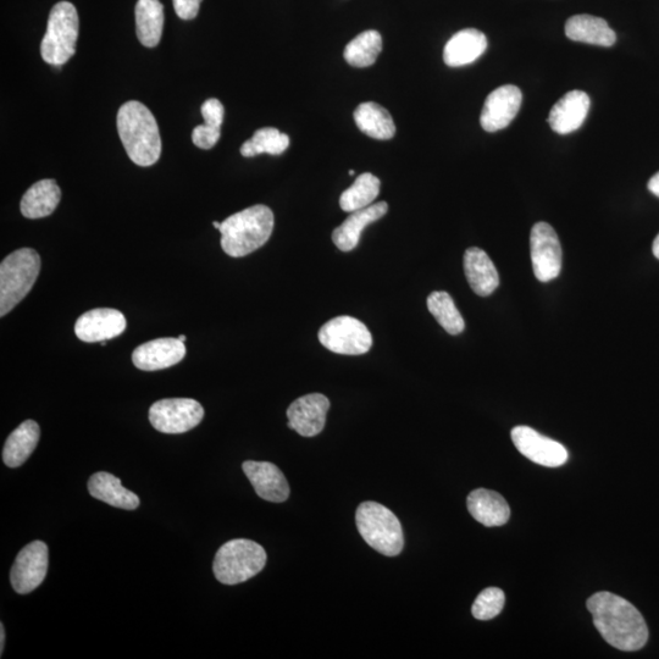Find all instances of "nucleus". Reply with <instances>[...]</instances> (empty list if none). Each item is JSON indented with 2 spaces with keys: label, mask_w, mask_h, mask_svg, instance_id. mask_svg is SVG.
<instances>
[{
  "label": "nucleus",
  "mask_w": 659,
  "mask_h": 659,
  "mask_svg": "<svg viewBox=\"0 0 659 659\" xmlns=\"http://www.w3.org/2000/svg\"><path fill=\"white\" fill-rule=\"evenodd\" d=\"M387 212H389V204L386 202L371 204L368 208L356 210L335 229L332 241L342 252L353 251L358 246L365 227L385 217Z\"/></svg>",
  "instance_id": "nucleus-19"
},
{
  "label": "nucleus",
  "mask_w": 659,
  "mask_h": 659,
  "mask_svg": "<svg viewBox=\"0 0 659 659\" xmlns=\"http://www.w3.org/2000/svg\"><path fill=\"white\" fill-rule=\"evenodd\" d=\"M267 564V552L252 540L226 542L215 555L213 570L221 584L236 585L256 577Z\"/></svg>",
  "instance_id": "nucleus-6"
},
{
  "label": "nucleus",
  "mask_w": 659,
  "mask_h": 659,
  "mask_svg": "<svg viewBox=\"0 0 659 659\" xmlns=\"http://www.w3.org/2000/svg\"><path fill=\"white\" fill-rule=\"evenodd\" d=\"M429 312L450 335H459L465 329L462 314L447 292L435 291L428 297Z\"/></svg>",
  "instance_id": "nucleus-31"
},
{
  "label": "nucleus",
  "mask_w": 659,
  "mask_h": 659,
  "mask_svg": "<svg viewBox=\"0 0 659 659\" xmlns=\"http://www.w3.org/2000/svg\"><path fill=\"white\" fill-rule=\"evenodd\" d=\"M598 633L620 651H639L649 640V629L638 608L611 592H597L587 600Z\"/></svg>",
  "instance_id": "nucleus-1"
},
{
  "label": "nucleus",
  "mask_w": 659,
  "mask_h": 659,
  "mask_svg": "<svg viewBox=\"0 0 659 659\" xmlns=\"http://www.w3.org/2000/svg\"><path fill=\"white\" fill-rule=\"evenodd\" d=\"M382 51V37L378 31L369 30L358 35L347 44L345 60L354 68H368L379 58Z\"/></svg>",
  "instance_id": "nucleus-30"
},
{
  "label": "nucleus",
  "mask_w": 659,
  "mask_h": 659,
  "mask_svg": "<svg viewBox=\"0 0 659 659\" xmlns=\"http://www.w3.org/2000/svg\"><path fill=\"white\" fill-rule=\"evenodd\" d=\"M5 644V630L3 623L0 624V656L3 655Z\"/></svg>",
  "instance_id": "nucleus-38"
},
{
  "label": "nucleus",
  "mask_w": 659,
  "mask_h": 659,
  "mask_svg": "<svg viewBox=\"0 0 659 659\" xmlns=\"http://www.w3.org/2000/svg\"><path fill=\"white\" fill-rule=\"evenodd\" d=\"M41 257L35 249L21 248L0 264V315L5 317L29 295L41 271Z\"/></svg>",
  "instance_id": "nucleus-4"
},
{
  "label": "nucleus",
  "mask_w": 659,
  "mask_h": 659,
  "mask_svg": "<svg viewBox=\"0 0 659 659\" xmlns=\"http://www.w3.org/2000/svg\"><path fill=\"white\" fill-rule=\"evenodd\" d=\"M505 603V592L498 587H489L476 598L472 607L473 616L479 620L494 619L502 612Z\"/></svg>",
  "instance_id": "nucleus-33"
},
{
  "label": "nucleus",
  "mask_w": 659,
  "mask_h": 659,
  "mask_svg": "<svg viewBox=\"0 0 659 659\" xmlns=\"http://www.w3.org/2000/svg\"><path fill=\"white\" fill-rule=\"evenodd\" d=\"M48 563V547L44 542L33 541L22 548L11 568L10 580L13 589L20 595L36 590L46 579Z\"/></svg>",
  "instance_id": "nucleus-11"
},
{
  "label": "nucleus",
  "mask_w": 659,
  "mask_h": 659,
  "mask_svg": "<svg viewBox=\"0 0 659 659\" xmlns=\"http://www.w3.org/2000/svg\"><path fill=\"white\" fill-rule=\"evenodd\" d=\"M204 124L221 129L224 121V105L219 99L210 98L204 102L201 108Z\"/></svg>",
  "instance_id": "nucleus-35"
},
{
  "label": "nucleus",
  "mask_w": 659,
  "mask_h": 659,
  "mask_svg": "<svg viewBox=\"0 0 659 659\" xmlns=\"http://www.w3.org/2000/svg\"><path fill=\"white\" fill-rule=\"evenodd\" d=\"M126 329L125 315L110 308L92 309L76 321L75 334L83 342L93 343L115 339Z\"/></svg>",
  "instance_id": "nucleus-15"
},
{
  "label": "nucleus",
  "mask_w": 659,
  "mask_h": 659,
  "mask_svg": "<svg viewBox=\"0 0 659 659\" xmlns=\"http://www.w3.org/2000/svg\"><path fill=\"white\" fill-rule=\"evenodd\" d=\"M79 14L74 4L59 2L49 14L46 35L41 44L44 62L53 66H63L74 57L77 37H79Z\"/></svg>",
  "instance_id": "nucleus-7"
},
{
  "label": "nucleus",
  "mask_w": 659,
  "mask_h": 659,
  "mask_svg": "<svg viewBox=\"0 0 659 659\" xmlns=\"http://www.w3.org/2000/svg\"><path fill=\"white\" fill-rule=\"evenodd\" d=\"M88 491L96 500L115 508L135 511L140 506V498L134 492L125 489L120 479L113 474L101 472L92 475L88 481Z\"/></svg>",
  "instance_id": "nucleus-24"
},
{
  "label": "nucleus",
  "mask_w": 659,
  "mask_h": 659,
  "mask_svg": "<svg viewBox=\"0 0 659 659\" xmlns=\"http://www.w3.org/2000/svg\"><path fill=\"white\" fill-rule=\"evenodd\" d=\"M213 226L215 227V229L220 230L221 223H218V221H214Z\"/></svg>",
  "instance_id": "nucleus-40"
},
{
  "label": "nucleus",
  "mask_w": 659,
  "mask_h": 659,
  "mask_svg": "<svg viewBox=\"0 0 659 659\" xmlns=\"http://www.w3.org/2000/svg\"><path fill=\"white\" fill-rule=\"evenodd\" d=\"M318 337L326 350L345 356H361L373 346V336L367 326L352 317L328 321L319 330Z\"/></svg>",
  "instance_id": "nucleus-8"
},
{
  "label": "nucleus",
  "mask_w": 659,
  "mask_h": 659,
  "mask_svg": "<svg viewBox=\"0 0 659 659\" xmlns=\"http://www.w3.org/2000/svg\"><path fill=\"white\" fill-rule=\"evenodd\" d=\"M649 190L653 193V195L659 198V171L649 181Z\"/></svg>",
  "instance_id": "nucleus-37"
},
{
  "label": "nucleus",
  "mask_w": 659,
  "mask_h": 659,
  "mask_svg": "<svg viewBox=\"0 0 659 659\" xmlns=\"http://www.w3.org/2000/svg\"><path fill=\"white\" fill-rule=\"evenodd\" d=\"M177 16L182 20H193L198 15L203 0H173Z\"/></svg>",
  "instance_id": "nucleus-36"
},
{
  "label": "nucleus",
  "mask_w": 659,
  "mask_h": 659,
  "mask_svg": "<svg viewBox=\"0 0 659 659\" xmlns=\"http://www.w3.org/2000/svg\"><path fill=\"white\" fill-rule=\"evenodd\" d=\"M242 469L257 495L263 500L281 503L290 497V485L284 473L275 464L248 461L243 463Z\"/></svg>",
  "instance_id": "nucleus-17"
},
{
  "label": "nucleus",
  "mask_w": 659,
  "mask_h": 659,
  "mask_svg": "<svg viewBox=\"0 0 659 659\" xmlns=\"http://www.w3.org/2000/svg\"><path fill=\"white\" fill-rule=\"evenodd\" d=\"M467 505L469 513L476 522L487 528L505 525L511 517V509H509L507 501L495 491L474 490L468 496Z\"/></svg>",
  "instance_id": "nucleus-22"
},
{
  "label": "nucleus",
  "mask_w": 659,
  "mask_h": 659,
  "mask_svg": "<svg viewBox=\"0 0 659 659\" xmlns=\"http://www.w3.org/2000/svg\"><path fill=\"white\" fill-rule=\"evenodd\" d=\"M356 522L359 534L371 548L387 557L400 555L404 547L402 525L389 508L364 502L357 508Z\"/></svg>",
  "instance_id": "nucleus-5"
},
{
  "label": "nucleus",
  "mask_w": 659,
  "mask_h": 659,
  "mask_svg": "<svg viewBox=\"0 0 659 659\" xmlns=\"http://www.w3.org/2000/svg\"><path fill=\"white\" fill-rule=\"evenodd\" d=\"M566 35L574 42L600 47H612L617 41L616 32L606 20L587 14L572 16L566 24Z\"/></svg>",
  "instance_id": "nucleus-23"
},
{
  "label": "nucleus",
  "mask_w": 659,
  "mask_h": 659,
  "mask_svg": "<svg viewBox=\"0 0 659 659\" xmlns=\"http://www.w3.org/2000/svg\"><path fill=\"white\" fill-rule=\"evenodd\" d=\"M290 147V137L282 134L274 127H264L256 131V134L243 143L241 154L246 158H253L259 154L280 155Z\"/></svg>",
  "instance_id": "nucleus-32"
},
{
  "label": "nucleus",
  "mask_w": 659,
  "mask_h": 659,
  "mask_svg": "<svg viewBox=\"0 0 659 659\" xmlns=\"http://www.w3.org/2000/svg\"><path fill=\"white\" fill-rule=\"evenodd\" d=\"M354 175V170H350V176Z\"/></svg>",
  "instance_id": "nucleus-42"
},
{
  "label": "nucleus",
  "mask_w": 659,
  "mask_h": 659,
  "mask_svg": "<svg viewBox=\"0 0 659 659\" xmlns=\"http://www.w3.org/2000/svg\"><path fill=\"white\" fill-rule=\"evenodd\" d=\"M204 418L202 404L192 398H166L149 409V422L163 434H184Z\"/></svg>",
  "instance_id": "nucleus-9"
},
{
  "label": "nucleus",
  "mask_w": 659,
  "mask_h": 659,
  "mask_svg": "<svg viewBox=\"0 0 659 659\" xmlns=\"http://www.w3.org/2000/svg\"><path fill=\"white\" fill-rule=\"evenodd\" d=\"M530 254L536 279L548 282L562 270V247L556 231L547 223H537L530 234Z\"/></svg>",
  "instance_id": "nucleus-10"
},
{
  "label": "nucleus",
  "mask_w": 659,
  "mask_h": 659,
  "mask_svg": "<svg viewBox=\"0 0 659 659\" xmlns=\"http://www.w3.org/2000/svg\"><path fill=\"white\" fill-rule=\"evenodd\" d=\"M186 356L185 342L173 337L149 341L132 353L135 367L143 371H157L174 367Z\"/></svg>",
  "instance_id": "nucleus-16"
},
{
  "label": "nucleus",
  "mask_w": 659,
  "mask_h": 659,
  "mask_svg": "<svg viewBox=\"0 0 659 659\" xmlns=\"http://www.w3.org/2000/svg\"><path fill=\"white\" fill-rule=\"evenodd\" d=\"M487 38L483 32L465 29L453 35L443 49V60L450 68H461L478 60L486 52Z\"/></svg>",
  "instance_id": "nucleus-21"
},
{
  "label": "nucleus",
  "mask_w": 659,
  "mask_h": 659,
  "mask_svg": "<svg viewBox=\"0 0 659 659\" xmlns=\"http://www.w3.org/2000/svg\"><path fill=\"white\" fill-rule=\"evenodd\" d=\"M41 429L35 420H26L5 442L3 461L9 468H19L30 458L40 441Z\"/></svg>",
  "instance_id": "nucleus-26"
},
{
  "label": "nucleus",
  "mask_w": 659,
  "mask_h": 659,
  "mask_svg": "<svg viewBox=\"0 0 659 659\" xmlns=\"http://www.w3.org/2000/svg\"><path fill=\"white\" fill-rule=\"evenodd\" d=\"M118 132L129 158L136 165L152 166L162 155V138L151 110L137 101L127 102L119 109Z\"/></svg>",
  "instance_id": "nucleus-2"
},
{
  "label": "nucleus",
  "mask_w": 659,
  "mask_h": 659,
  "mask_svg": "<svg viewBox=\"0 0 659 659\" xmlns=\"http://www.w3.org/2000/svg\"><path fill=\"white\" fill-rule=\"evenodd\" d=\"M221 137V129L217 127L208 126L206 124L195 127L192 132V141L198 148L209 151L219 142Z\"/></svg>",
  "instance_id": "nucleus-34"
},
{
  "label": "nucleus",
  "mask_w": 659,
  "mask_h": 659,
  "mask_svg": "<svg viewBox=\"0 0 659 659\" xmlns=\"http://www.w3.org/2000/svg\"><path fill=\"white\" fill-rule=\"evenodd\" d=\"M177 339H179L182 342H185L186 341V336L185 335H180L179 337H177Z\"/></svg>",
  "instance_id": "nucleus-41"
},
{
  "label": "nucleus",
  "mask_w": 659,
  "mask_h": 659,
  "mask_svg": "<svg viewBox=\"0 0 659 659\" xmlns=\"http://www.w3.org/2000/svg\"><path fill=\"white\" fill-rule=\"evenodd\" d=\"M358 129L374 140L387 141L396 135V125L392 116L378 103L367 102L358 105L354 112Z\"/></svg>",
  "instance_id": "nucleus-28"
},
{
  "label": "nucleus",
  "mask_w": 659,
  "mask_h": 659,
  "mask_svg": "<svg viewBox=\"0 0 659 659\" xmlns=\"http://www.w3.org/2000/svg\"><path fill=\"white\" fill-rule=\"evenodd\" d=\"M274 213L263 204L238 212L221 223V247L232 258L246 257L269 241Z\"/></svg>",
  "instance_id": "nucleus-3"
},
{
  "label": "nucleus",
  "mask_w": 659,
  "mask_h": 659,
  "mask_svg": "<svg viewBox=\"0 0 659 659\" xmlns=\"http://www.w3.org/2000/svg\"><path fill=\"white\" fill-rule=\"evenodd\" d=\"M62 199V190L54 180H41L26 191L21 201V213L27 219L49 217Z\"/></svg>",
  "instance_id": "nucleus-25"
},
{
  "label": "nucleus",
  "mask_w": 659,
  "mask_h": 659,
  "mask_svg": "<svg viewBox=\"0 0 659 659\" xmlns=\"http://www.w3.org/2000/svg\"><path fill=\"white\" fill-rule=\"evenodd\" d=\"M522 102L523 94L517 86L498 87L486 98L480 116L481 127L487 132L506 129L518 115Z\"/></svg>",
  "instance_id": "nucleus-13"
},
{
  "label": "nucleus",
  "mask_w": 659,
  "mask_h": 659,
  "mask_svg": "<svg viewBox=\"0 0 659 659\" xmlns=\"http://www.w3.org/2000/svg\"><path fill=\"white\" fill-rule=\"evenodd\" d=\"M330 409L329 398L321 393L298 398L287 409L289 428L303 437H314L324 430Z\"/></svg>",
  "instance_id": "nucleus-14"
},
{
  "label": "nucleus",
  "mask_w": 659,
  "mask_h": 659,
  "mask_svg": "<svg viewBox=\"0 0 659 659\" xmlns=\"http://www.w3.org/2000/svg\"><path fill=\"white\" fill-rule=\"evenodd\" d=\"M590 97L583 91H570L553 105L548 124L559 135H568L583 126L590 110Z\"/></svg>",
  "instance_id": "nucleus-18"
},
{
  "label": "nucleus",
  "mask_w": 659,
  "mask_h": 659,
  "mask_svg": "<svg viewBox=\"0 0 659 659\" xmlns=\"http://www.w3.org/2000/svg\"><path fill=\"white\" fill-rule=\"evenodd\" d=\"M464 273L470 287L478 296H490L500 286V275L495 264L483 249H467L464 254Z\"/></svg>",
  "instance_id": "nucleus-20"
},
{
  "label": "nucleus",
  "mask_w": 659,
  "mask_h": 659,
  "mask_svg": "<svg viewBox=\"0 0 659 659\" xmlns=\"http://www.w3.org/2000/svg\"><path fill=\"white\" fill-rule=\"evenodd\" d=\"M511 435L514 446L531 462L542 467L558 468L568 461V451L562 443L548 439L529 426H517Z\"/></svg>",
  "instance_id": "nucleus-12"
},
{
  "label": "nucleus",
  "mask_w": 659,
  "mask_h": 659,
  "mask_svg": "<svg viewBox=\"0 0 659 659\" xmlns=\"http://www.w3.org/2000/svg\"><path fill=\"white\" fill-rule=\"evenodd\" d=\"M135 15L138 41L147 48L157 47L163 35V4L159 0H138Z\"/></svg>",
  "instance_id": "nucleus-27"
},
{
  "label": "nucleus",
  "mask_w": 659,
  "mask_h": 659,
  "mask_svg": "<svg viewBox=\"0 0 659 659\" xmlns=\"http://www.w3.org/2000/svg\"><path fill=\"white\" fill-rule=\"evenodd\" d=\"M380 195V180L370 173L357 177L354 184L342 193L340 207L343 212L353 213L371 206Z\"/></svg>",
  "instance_id": "nucleus-29"
},
{
  "label": "nucleus",
  "mask_w": 659,
  "mask_h": 659,
  "mask_svg": "<svg viewBox=\"0 0 659 659\" xmlns=\"http://www.w3.org/2000/svg\"><path fill=\"white\" fill-rule=\"evenodd\" d=\"M652 251L653 254H655V257L659 259V234L655 238V241H653Z\"/></svg>",
  "instance_id": "nucleus-39"
}]
</instances>
